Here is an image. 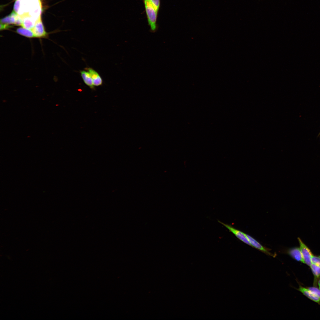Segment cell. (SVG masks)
<instances>
[{
  "label": "cell",
  "instance_id": "1",
  "mask_svg": "<svg viewBox=\"0 0 320 320\" xmlns=\"http://www.w3.org/2000/svg\"><path fill=\"white\" fill-rule=\"evenodd\" d=\"M41 10L40 0H16L14 4L13 11L22 18L29 17L38 21Z\"/></svg>",
  "mask_w": 320,
  "mask_h": 320
},
{
  "label": "cell",
  "instance_id": "2",
  "mask_svg": "<svg viewBox=\"0 0 320 320\" xmlns=\"http://www.w3.org/2000/svg\"><path fill=\"white\" fill-rule=\"evenodd\" d=\"M143 1L150 30L152 32H155L158 29L157 20L158 13L156 11L150 0Z\"/></svg>",
  "mask_w": 320,
  "mask_h": 320
},
{
  "label": "cell",
  "instance_id": "3",
  "mask_svg": "<svg viewBox=\"0 0 320 320\" xmlns=\"http://www.w3.org/2000/svg\"><path fill=\"white\" fill-rule=\"evenodd\" d=\"M300 245L303 263L310 266L312 264L311 258L313 255L310 249L299 237L297 238Z\"/></svg>",
  "mask_w": 320,
  "mask_h": 320
},
{
  "label": "cell",
  "instance_id": "4",
  "mask_svg": "<svg viewBox=\"0 0 320 320\" xmlns=\"http://www.w3.org/2000/svg\"><path fill=\"white\" fill-rule=\"evenodd\" d=\"M218 222L228 229L232 233L240 240L245 244L251 246L250 242L245 236V233L234 228L230 225L225 224L219 220L218 221Z\"/></svg>",
  "mask_w": 320,
  "mask_h": 320
},
{
  "label": "cell",
  "instance_id": "5",
  "mask_svg": "<svg viewBox=\"0 0 320 320\" xmlns=\"http://www.w3.org/2000/svg\"><path fill=\"white\" fill-rule=\"evenodd\" d=\"M31 30L33 33L35 37H44L47 35V33L45 31L41 18L36 23Z\"/></svg>",
  "mask_w": 320,
  "mask_h": 320
},
{
  "label": "cell",
  "instance_id": "6",
  "mask_svg": "<svg viewBox=\"0 0 320 320\" xmlns=\"http://www.w3.org/2000/svg\"><path fill=\"white\" fill-rule=\"evenodd\" d=\"M310 300L317 303L320 305V298L309 289L299 285L298 288L296 289Z\"/></svg>",
  "mask_w": 320,
  "mask_h": 320
},
{
  "label": "cell",
  "instance_id": "7",
  "mask_svg": "<svg viewBox=\"0 0 320 320\" xmlns=\"http://www.w3.org/2000/svg\"><path fill=\"white\" fill-rule=\"evenodd\" d=\"M245 234L250 242L251 246L256 248L268 255H271L273 257L275 256V255L270 252L268 249L263 246L258 242L256 240L252 237L246 234L245 233Z\"/></svg>",
  "mask_w": 320,
  "mask_h": 320
},
{
  "label": "cell",
  "instance_id": "8",
  "mask_svg": "<svg viewBox=\"0 0 320 320\" xmlns=\"http://www.w3.org/2000/svg\"><path fill=\"white\" fill-rule=\"evenodd\" d=\"M286 253L295 260L303 263L302 255L300 248L299 247H294L289 249Z\"/></svg>",
  "mask_w": 320,
  "mask_h": 320
},
{
  "label": "cell",
  "instance_id": "9",
  "mask_svg": "<svg viewBox=\"0 0 320 320\" xmlns=\"http://www.w3.org/2000/svg\"><path fill=\"white\" fill-rule=\"evenodd\" d=\"M87 70L90 74L94 86H98L101 85L103 83L102 79L98 73L90 68H87Z\"/></svg>",
  "mask_w": 320,
  "mask_h": 320
},
{
  "label": "cell",
  "instance_id": "10",
  "mask_svg": "<svg viewBox=\"0 0 320 320\" xmlns=\"http://www.w3.org/2000/svg\"><path fill=\"white\" fill-rule=\"evenodd\" d=\"M310 267L314 276L313 286L317 287L318 281L320 278V267L313 263Z\"/></svg>",
  "mask_w": 320,
  "mask_h": 320
},
{
  "label": "cell",
  "instance_id": "11",
  "mask_svg": "<svg viewBox=\"0 0 320 320\" xmlns=\"http://www.w3.org/2000/svg\"><path fill=\"white\" fill-rule=\"evenodd\" d=\"M81 77L83 80L87 85L89 86L91 88L93 89L94 88L92 80L89 73L85 71H80Z\"/></svg>",
  "mask_w": 320,
  "mask_h": 320
},
{
  "label": "cell",
  "instance_id": "12",
  "mask_svg": "<svg viewBox=\"0 0 320 320\" xmlns=\"http://www.w3.org/2000/svg\"><path fill=\"white\" fill-rule=\"evenodd\" d=\"M18 33L24 36L31 38L35 37L32 30L22 27L18 28L16 30Z\"/></svg>",
  "mask_w": 320,
  "mask_h": 320
},
{
  "label": "cell",
  "instance_id": "13",
  "mask_svg": "<svg viewBox=\"0 0 320 320\" xmlns=\"http://www.w3.org/2000/svg\"><path fill=\"white\" fill-rule=\"evenodd\" d=\"M156 12L158 13L160 5V0H150Z\"/></svg>",
  "mask_w": 320,
  "mask_h": 320
},
{
  "label": "cell",
  "instance_id": "14",
  "mask_svg": "<svg viewBox=\"0 0 320 320\" xmlns=\"http://www.w3.org/2000/svg\"><path fill=\"white\" fill-rule=\"evenodd\" d=\"M1 23L8 25L12 24L10 15L1 19Z\"/></svg>",
  "mask_w": 320,
  "mask_h": 320
},
{
  "label": "cell",
  "instance_id": "15",
  "mask_svg": "<svg viewBox=\"0 0 320 320\" xmlns=\"http://www.w3.org/2000/svg\"><path fill=\"white\" fill-rule=\"evenodd\" d=\"M307 288L320 298V289L319 288L315 286Z\"/></svg>",
  "mask_w": 320,
  "mask_h": 320
},
{
  "label": "cell",
  "instance_id": "16",
  "mask_svg": "<svg viewBox=\"0 0 320 320\" xmlns=\"http://www.w3.org/2000/svg\"><path fill=\"white\" fill-rule=\"evenodd\" d=\"M311 261L312 263L320 267V258L319 256H317L313 255L311 258Z\"/></svg>",
  "mask_w": 320,
  "mask_h": 320
},
{
  "label": "cell",
  "instance_id": "17",
  "mask_svg": "<svg viewBox=\"0 0 320 320\" xmlns=\"http://www.w3.org/2000/svg\"><path fill=\"white\" fill-rule=\"evenodd\" d=\"M0 30H3L10 28V26L5 24L0 23Z\"/></svg>",
  "mask_w": 320,
  "mask_h": 320
},
{
  "label": "cell",
  "instance_id": "18",
  "mask_svg": "<svg viewBox=\"0 0 320 320\" xmlns=\"http://www.w3.org/2000/svg\"><path fill=\"white\" fill-rule=\"evenodd\" d=\"M318 285L319 287L320 286V278H319V279L318 280Z\"/></svg>",
  "mask_w": 320,
  "mask_h": 320
},
{
  "label": "cell",
  "instance_id": "19",
  "mask_svg": "<svg viewBox=\"0 0 320 320\" xmlns=\"http://www.w3.org/2000/svg\"><path fill=\"white\" fill-rule=\"evenodd\" d=\"M319 136L320 137V132L319 133V134H318V136Z\"/></svg>",
  "mask_w": 320,
  "mask_h": 320
},
{
  "label": "cell",
  "instance_id": "20",
  "mask_svg": "<svg viewBox=\"0 0 320 320\" xmlns=\"http://www.w3.org/2000/svg\"><path fill=\"white\" fill-rule=\"evenodd\" d=\"M319 289H320V286L319 287Z\"/></svg>",
  "mask_w": 320,
  "mask_h": 320
},
{
  "label": "cell",
  "instance_id": "21",
  "mask_svg": "<svg viewBox=\"0 0 320 320\" xmlns=\"http://www.w3.org/2000/svg\"><path fill=\"white\" fill-rule=\"evenodd\" d=\"M318 256L320 258V255H319V256Z\"/></svg>",
  "mask_w": 320,
  "mask_h": 320
}]
</instances>
